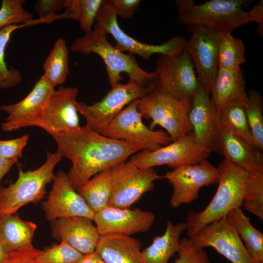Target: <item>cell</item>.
Instances as JSON below:
<instances>
[{
  "label": "cell",
  "instance_id": "obj_25",
  "mask_svg": "<svg viewBox=\"0 0 263 263\" xmlns=\"http://www.w3.org/2000/svg\"><path fill=\"white\" fill-rule=\"evenodd\" d=\"M185 230V222L173 224L168 221L164 233L154 238L151 244L141 252L142 263H168L177 253L180 237Z\"/></svg>",
  "mask_w": 263,
  "mask_h": 263
},
{
  "label": "cell",
  "instance_id": "obj_34",
  "mask_svg": "<svg viewBox=\"0 0 263 263\" xmlns=\"http://www.w3.org/2000/svg\"><path fill=\"white\" fill-rule=\"evenodd\" d=\"M249 212L263 220V171L248 172L243 206Z\"/></svg>",
  "mask_w": 263,
  "mask_h": 263
},
{
  "label": "cell",
  "instance_id": "obj_3",
  "mask_svg": "<svg viewBox=\"0 0 263 263\" xmlns=\"http://www.w3.org/2000/svg\"><path fill=\"white\" fill-rule=\"evenodd\" d=\"M106 33L101 28H94L90 32L75 39L71 51L74 53L98 55L104 62L108 82L112 87L120 83L122 73L127 74L129 81L139 84L156 86V71L149 72L142 69L134 56L125 54L113 46L108 40Z\"/></svg>",
  "mask_w": 263,
  "mask_h": 263
},
{
  "label": "cell",
  "instance_id": "obj_35",
  "mask_svg": "<svg viewBox=\"0 0 263 263\" xmlns=\"http://www.w3.org/2000/svg\"><path fill=\"white\" fill-rule=\"evenodd\" d=\"M24 0H2L0 8V30L8 26L33 24V16L23 7Z\"/></svg>",
  "mask_w": 263,
  "mask_h": 263
},
{
  "label": "cell",
  "instance_id": "obj_45",
  "mask_svg": "<svg viewBox=\"0 0 263 263\" xmlns=\"http://www.w3.org/2000/svg\"><path fill=\"white\" fill-rule=\"evenodd\" d=\"M78 263H105L94 251L84 255Z\"/></svg>",
  "mask_w": 263,
  "mask_h": 263
},
{
  "label": "cell",
  "instance_id": "obj_28",
  "mask_svg": "<svg viewBox=\"0 0 263 263\" xmlns=\"http://www.w3.org/2000/svg\"><path fill=\"white\" fill-rule=\"evenodd\" d=\"M227 215L250 256L256 263H263V233L252 225L241 208L231 210Z\"/></svg>",
  "mask_w": 263,
  "mask_h": 263
},
{
  "label": "cell",
  "instance_id": "obj_12",
  "mask_svg": "<svg viewBox=\"0 0 263 263\" xmlns=\"http://www.w3.org/2000/svg\"><path fill=\"white\" fill-rule=\"evenodd\" d=\"M188 29L190 35L184 51L193 64L200 85L210 96L218 69V46L223 35L199 25H188Z\"/></svg>",
  "mask_w": 263,
  "mask_h": 263
},
{
  "label": "cell",
  "instance_id": "obj_8",
  "mask_svg": "<svg viewBox=\"0 0 263 263\" xmlns=\"http://www.w3.org/2000/svg\"><path fill=\"white\" fill-rule=\"evenodd\" d=\"M117 17L110 0H103L96 17L94 28H101L106 34H111L116 42L114 46L122 52L136 54L148 60L154 54L173 56L184 50L186 40L184 37L180 36H174L159 45L142 43L122 30L118 24Z\"/></svg>",
  "mask_w": 263,
  "mask_h": 263
},
{
  "label": "cell",
  "instance_id": "obj_10",
  "mask_svg": "<svg viewBox=\"0 0 263 263\" xmlns=\"http://www.w3.org/2000/svg\"><path fill=\"white\" fill-rule=\"evenodd\" d=\"M156 65L155 90L180 100L191 101L201 86L185 51L173 56H161Z\"/></svg>",
  "mask_w": 263,
  "mask_h": 263
},
{
  "label": "cell",
  "instance_id": "obj_33",
  "mask_svg": "<svg viewBox=\"0 0 263 263\" xmlns=\"http://www.w3.org/2000/svg\"><path fill=\"white\" fill-rule=\"evenodd\" d=\"M25 25H13L0 30V88L9 89L19 83L22 77L20 72L14 68H9L5 61V50L12 33Z\"/></svg>",
  "mask_w": 263,
  "mask_h": 263
},
{
  "label": "cell",
  "instance_id": "obj_9",
  "mask_svg": "<svg viewBox=\"0 0 263 263\" xmlns=\"http://www.w3.org/2000/svg\"><path fill=\"white\" fill-rule=\"evenodd\" d=\"M139 99L125 107L109 123L101 134L141 147L143 150L152 151L172 142L167 132L154 131L142 122L138 110Z\"/></svg>",
  "mask_w": 263,
  "mask_h": 263
},
{
  "label": "cell",
  "instance_id": "obj_14",
  "mask_svg": "<svg viewBox=\"0 0 263 263\" xmlns=\"http://www.w3.org/2000/svg\"><path fill=\"white\" fill-rule=\"evenodd\" d=\"M217 168L207 159L200 163L185 165L167 172V179L173 188L169 203L171 207L177 208L182 204L192 202L198 198L200 188L217 183Z\"/></svg>",
  "mask_w": 263,
  "mask_h": 263
},
{
  "label": "cell",
  "instance_id": "obj_46",
  "mask_svg": "<svg viewBox=\"0 0 263 263\" xmlns=\"http://www.w3.org/2000/svg\"><path fill=\"white\" fill-rule=\"evenodd\" d=\"M9 251H8L0 244V263H1L7 257Z\"/></svg>",
  "mask_w": 263,
  "mask_h": 263
},
{
  "label": "cell",
  "instance_id": "obj_16",
  "mask_svg": "<svg viewBox=\"0 0 263 263\" xmlns=\"http://www.w3.org/2000/svg\"><path fill=\"white\" fill-rule=\"evenodd\" d=\"M76 87H60L55 90L38 117L30 124L51 135L74 131L81 126L77 108Z\"/></svg>",
  "mask_w": 263,
  "mask_h": 263
},
{
  "label": "cell",
  "instance_id": "obj_42",
  "mask_svg": "<svg viewBox=\"0 0 263 263\" xmlns=\"http://www.w3.org/2000/svg\"><path fill=\"white\" fill-rule=\"evenodd\" d=\"M117 16L124 19H131L141 2L140 0H110Z\"/></svg>",
  "mask_w": 263,
  "mask_h": 263
},
{
  "label": "cell",
  "instance_id": "obj_39",
  "mask_svg": "<svg viewBox=\"0 0 263 263\" xmlns=\"http://www.w3.org/2000/svg\"><path fill=\"white\" fill-rule=\"evenodd\" d=\"M68 8V0H39L34 7L40 19V23L51 21L57 19L56 12L63 8Z\"/></svg>",
  "mask_w": 263,
  "mask_h": 263
},
{
  "label": "cell",
  "instance_id": "obj_13",
  "mask_svg": "<svg viewBox=\"0 0 263 263\" xmlns=\"http://www.w3.org/2000/svg\"><path fill=\"white\" fill-rule=\"evenodd\" d=\"M210 153L195 142L192 132L156 150H141L129 160L141 169L167 165L172 169L181 166L196 164L207 159Z\"/></svg>",
  "mask_w": 263,
  "mask_h": 263
},
{
  "label": "cell",
  "instance_id": "obj_32",
  "mask_svg": "<svg viewBox=\"0 0 263 263\" xmlns=\"http://www.w3.org/2000/svg\"><path fill=\"white\" fill-rule=\"evenodd\" d=\"M251 134L258 147L263 150V100L257 90H251L244 105Z\"/></svg>",
  "mask_w": 263,
  "mask_h": 263
},
{
  "label": "cell",
  "instance_id": "obj_29",
  "mask_svg": "<svg viewBox=\"0 0 263 263\" xmlns=\"http://www.w3.org/2000/svg\"><path fill=\"white\" fill-rule=\"evenodd\" d=\"M68 50L66 41L57 39L43 64L42 75L54 88L63 84L69 74Z\"/></svg>",
  "mask_w": 263,
  "mask_h": 263
},
{
  "label": "cell",
  "instance_id": "obj_21",
  "mask_svg": "<svg viewBox=\"0 0 263 263\" xmlns=\"http://www.w3.org/2000/svg\"><path fill=\"white\" fill-rule=\"evenodd\" d=\"M92 221L81 216L58 218L52 222V235L67 242L84 255L92 253L100 237Z\"/></svg>",
  "mask_w": 263,
  "mask_h": 263
},
{
  "label": "cell",
  "instance_id": "obj_44",
  "mask_svg": "<svg viewBox=\"0 0 263 263\" xmlns=\"http://www.w3.org/2000/svg\"><path fill=\"white\" fill-rule=\"evenodd\" d=\"M18 161L17 159H6L0 154V182L12 166L17 163Z\"/></svg>",
  "mask_w": 263,
  "mask_h": 263
},
{
  "label": "cell",
  "instance_id": "obj_22",
  "mask_svg": "<svg viewBox=\"0 0 263 263\" xmlns=\"http://www.w3.org/2000/svg\"><path fill=\"white\" fill-rule=\"evenodd\" d=\"M262 151L231 132L220 122L217 152L225 159L248 172L263 171Z\"/></svg>",
  "mask_w": 263,
  "mask_h": 263
},
{
  "label": "cell",
  "instance_id": "obj_18",
  "mask_svg": "<svg viewBox=\"0 0 263 263\" xmlns=\"http://www.w3.org/2000/svg\"><path fill=\"white\" fill-rule=\"evenodd\" d=\"M53 180L48 199L43 204L46 218L52 222L59 218L81 216L93 221L95 213L72 187L67 174L59 171Z\"/></svg>",
  "mask_w": 263,
  "mask_h": 263
},
{
  "label": "cell",
  "instance_id": "obj_31",
  "mask_svg": "<svg viewBox=\"0 0 263 263\" xmlns=\"http://www.w3.org/2000/svg\"><path fill=\"white\" fill-rule=\"evenodd\" d=\"M245 47L243 41L231 33L222 35L218 51L219 68L232 70L240 68L245 62Z\"/></svg>",
  "mask_w": 263,
  "mask_h": 263
},
{
  "label": "cell",
  "instance_id": "obj_36",
  "mask_svg": "<svg viewBox=\"0 0 263 263\" xmlns=\"http://www.w3.org/2000/svg\"><path fill=\"white\" fill-rule=\"evenodd\" d=\"M84 255L65 241L48 247L38 257V263H78Z\"/></svg>",
  "mask_w": 263,
  "mask_h": 263
},
{
  "label": "cell",
  "instance_id": "obj_7",
  "mask_svg": "<svg viewBox=\"0 0 263 263\" xmlns=\"http://www.w3.org/2000/svg\"><path fill=\"white\" fill-rule=\"evenodd\" d=\"M155 86L128 81L112 87L104 97L91 105L77 102V108L86 120V126L101 134L112 120L132 101L140 99L155 89Z\"/></svg>",
  "mask_w": 263,
  "mask_h": 263
},
{
  "label": "cell",
  "instance_id": "obj_11",
  "mask_svg": "<svg viewBox=\"0 0 263 263\" xmlns=\"http://www.w3.org/2000/svg\"><path fill=\"white\" fill-rule=\"evenodd\" d=\"M112 193L108 206L130 208L145 193L154 188V182L165 178L153 168L141 169L129 161L111 169Z\"/></svg>",
  "mask_w": 263,
  "mask_h": 263
},
{
  "label": "cell",
  "instance_id": "obj_38",
  "mask_svg": "<svg viewBox=\"0 0 263 263\" xmlns=\"http://www.w3.org/2000/svg\"><path fill=\"white\" fill-rule=\"evenodd\" d=\"M103 0H76L80 27L85 34L90 32Z\"/></svg>",
  "mask_w": 263,
  "mask_h": 263
},
{
  "label": "cell",
  "instance_id": "obj_27",
  "mask_svg": "<svg viewBox=\"0 0 263 263\" xmlns=\"http://www.w3.org/2000/svg\"><path fill=\"white\" fill-rule=\"evenodd\" d=\"M112 188L110 169L99 172L76 191L89 207L96 213L108 206Z\"/></svg>",
  "mask_w": 263,
  "mask_h": 263
},
{
  "label": "cell",
  "instance_id": "obj_20",
  "mask_svg": "<svg viewBox=\"0 0 263 263\" xmlns=\"http://www.w3.org/2000/svg\"><path fill=\"white\" fill-rule=\"evenodd\" d=\"M55 90V88L42 75L21 100L0 106L1 110L8 113L6 120L1 124L2 130L11 132L30 127L31 123L40 115Z\"/></svg>",
  "mask_w": 263,
  "mask_h": 263
},
{
  "label": "cell",
  "instance_id": "obj_2",
  "mask_svg": "<svg viewBox=\"0 0 263 263\" xmlns=\"http://www.w3.org/2000/svg\"><path fill=\"white\" fill-rule=\"evenodd\" d=\"M218 187L213 198L202 211L192 210L185 222L188 238L190 239L205 226L241 208L246 192L248 172L225 158L217 168Z\"/></svg>",
  "mask_w": 263,
  "mask_h": 263
},
{
  "label": "cell",
  "instance_id": "obj_30",
  "mask_svg": "<svg viewBox=\"0 0 263 263\" xmlns=\"http://www.w3.org/2000/svg\"><path fill=\"white\" fill-rule=\"evenodd\" d=\"M244 105L243 103H233L220 109L218 110L219 121L231 132L248 144L259 148L250 130Z\"/></svg>",
  "mask_w": 263,
  "mask_h": 263
},
{
  "label": "cell",
  "instance_id": "obj_41",
  "mask_svg": "<svg viewBox=\"0 0 263 263\" xmlns=\"http://www.w3.org/2000/svg\"><path fill=\"white\" fill-rule=\"evenodd\" d=\"M33 245L15 251H9L5 259L1 263H38V257L41 253Z\"/></svg>",
  "mask_w": 263,
  "mask_h": 263
},
{
  "label": "cell",
  "instance_id": "obj_37",
  "mask_svg": "<svg viewBox=\"0 0 263 263\" xmlns=\"http://www.w3.org/2000/svg\"><path fill=\"white\" fill-rule=\"evenodd\" d=\"M177 253L174 263H211L204 249L197 247L188 238L180 240Z\"/></svg>",
  "mask_w": 263,
  "mask_h": 263
},
{
  "label": "cell",
  "instance_id": "obj_4",
  "mask_svg": "<svg viewBox=\"0 0 263 263\" xmlns=\"http://www.w3.org/2000/svg\"><path fill=\"white\" fill-rule=\"evenodd\" d=\"M177 19L186 25H199L225 35L250 22L248 12L243 9L244 0H211L197 4L192 0L175 1Z\"/></svg>",
  "mask_w": 263,
  "mask_h": 263
},
{
  "label": "cell",
  "instance_id": "obj_6",
  "mask_svg": "<svg viewBox=\"0 0 263 263\" xmlns=\"http://www.w3.org/2000/svg\"><path fill=\"white\" fill-rule=\"evenodd\" d=\"M191 106V101L180 100L154 89L139 99L138 110L142 117L151 120L150 129L160 126L173 142L192 131L188 119Z\"/></svg>",
  "mask_w": 263,
  "mask_h": 263
},
{
  "label": "cell",
  "instance_id": "obj_43",
  "mask_svg": "<svg viewBox=\"0 0 263 263\" xmlns=\"http://www.w3.org/2000/svg\"><path fill=\"white\" fill-rule=\"evenodd\" d=\"M248 12L251 22L254 21L262 24L263 22V0H260Z\"/></svg>",
  "mask_w": 263,
  "mask_h": 263
},
{
  "label": "cell",
  "instance_id": "obj_15",
  "mask_svg": "<svg viewBox=\"0 0 263 263\" xmlns=\"http://www.w3.org/2000/svg\"><path fill=\"white\" fill-rule=\"evenodd\" d=\"M189 239L199 248H213L231 263H256L227 215L205 226Z\"/></svg>",
  "mask_w": 263,
  "mask_h": 263
},
{
  "label": "cell",
  "instance_id": "obj_1",
  "mask_svg": "<svg viewBox=\"0 0 263 263\" xmlns=\"http://www.w3.org/2000/svg\"><path fill=\"white\" fill-rule=\"evenodd\" d=\"M51 136L57 150L72 163L67 175L75 190L93 176L127 161L130 156L143 150L139 146L106 137L86 126Z\"/></svg>",
  "mask_w": 263,
  "mask_h": 263
},
{
  "label": "cell",
  "instance_id": "obj_23",
  "mask_svg": "<svg viewBox=\"0 0 263 263\" xmlns=\"http://www.w3.org/2000/svg\"><path fill=\"white\" fill-rule=\"evenodd\" d=\"M210 95V99L218 110L230 104H245L247 94L241 68L227 70L218 68Z\"/></svg>",
  "mask_w": 263,
  "mask_h": 263
},
{
  "label": "cell",
  "instance_id": "obj_17",
  "mask_svg": "<svg viewBox=\"0 0 263 263\" xmlns=\"http://www.w3.org/2000/svg\"><path fill=\"white\" fill-rule=\"evenodd\" d=\"M188 119L196 144L210 153L217 151L220 137L218 110L202 86L192 99Z\"/></svg>",
  "mask_w": 263,
  "mask_h": 263
},
{
  "label": "cell",
  "instance_id": "obj_47",
  "mask_svg": "<svg viewBox=\"0 0 263 263\" xmlns=\"http://www.w3.org/2000/svg\"><path fill=\"white\" fill-rule=\"evenodd\" d=\"M257 32L261 36H263V23L260 24V25L258 26L257 28Z\"/></svg>",
  "mask_w": 263,
  "mask_h": 263
},
{
  "label": "cell",
  "instance_id": "obj_40",
  "mask_svg": "<svg viewBox=\"0 0 263 263\" xmlns=\"http://www.w3.org/2000/svg\"><path fill=\"white\" fill-rule=\"evenodd\" d=\"M29 138L28 134L13 139L0 140V154L8 160L22 157V151Z\"/></svg>",
  "mask_w": 263,
  "mask_h": 263
},
{
  "label": "cell",
  "instance_id": "obj_26",
  "mask_svg": "<svg viewBox=\"0 0 263 263\" xmlns=\"http://www.w3.org/2000/svg\"><path fill=\"white\" fill-rule=\"evenodd\" d=\"M36 228L35 223L23 221L15 213L1 217L0 244L8 251L30 246Z\"/></svg>",
  "mask_w": 263,
  "mask_h": 263
},
{
  "label": "cell",
  "instance_id": "obj_24",
  "mask_svg": "<svg viewBox=\"0 0 263 263\" xmlns=\"http://www.w3.org/2000/svg\"><path fill=\"white\" fill-rule=\"evenodd\" d=\"M141 245L130 236H100L95 252L105 263H142Z\"/></svg>",
  "mask_w": 263,
  "mask_h": 263
},
{
  "label": "cell",
  "instance_id": "obj_19",
  "mask_svg": "<svg viewBox=\"0 0 263 263\" xmlns=\"http://www.w3.org/2000/svg\"><path fill=\"white\" fill-rule=\"evenodd\" d=\"M155 220L153 213L139 208H120L107 206L95 213L93 221L100 236H130L148 230Z\"/></svg>",
  "mask_w": 263,
  "mask_h": 263
},
{
  "label": "cell",
  "instance_id": "obj_5",
  "mask_svg": "<svg viewBox=\"0 0 263 263\" xmlns=\"http://www.w3.org/2000/svg\"><path fill=\"white\" fill-rule=\"evenodd\" d=\"M63 157L56 150L48 151L45 162L38 169L23 172L19 169V177L6 188L0 186V218L15 214L21 207L41 199L47 184L54 180V170Z\"/></svg>",
  "mask_w": 263,
  "mask_h": 263
}]
</instances>
